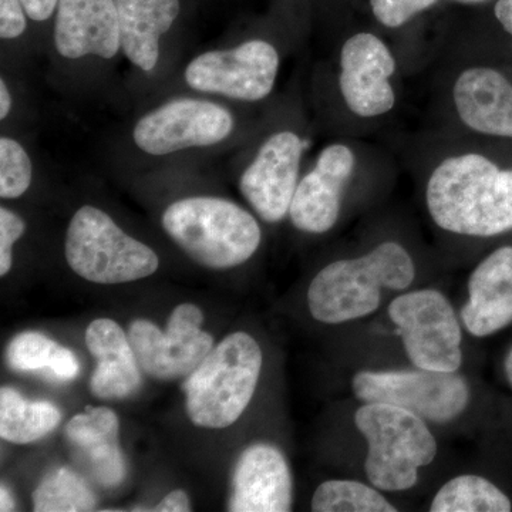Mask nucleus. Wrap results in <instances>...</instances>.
<instances>
[{
    "label": "nucleus",
    "mask_w": 512,
    "mask_h": 512,
    "mask_svg": "<svg viewBox=\"0 0 512 512\" xmlns=\"http://www.w3.org/2000/svg\"><path fill=\"white\" fill-rule=\"evenodd\" d=\"M460 319L474 338H487L512 323V247L495 249L468 278Z\"/></svg>",
    "instance_id": "nucleus-17"
},
{
    "label": "nucleus",
    "mask_w": 512,
    "mask_h": 512,
    "mask_svg": "<svg viewBox=\"0 0 512 512\" xmlns=\"http://www.w3.org/2000/svg\"><path fill=\"white\" fill-rule=\"evenodd\" d=\"M414 367L458 372L463 366V329L453 305L437 289L404 292L387 308Z\"/></svg>",
    "instance_id": "nucleus-7"
},
{
    "label": "nucleus",
    "mask_w": 512,
    "mask_h": 512,
    "mask_svg": "<svg viewBox=\"0 0 512 512\" xmlns=\"http://www.w3.org/2000/svg\"><path fill=\"white\" fill-rule=\"evenodd\" d=\"M30 19L45 22L56 12L59 0H20Z\"/></svg>",
    "instance_id": "nucleus-32"
},
{
    "label": "nucleus",
    "mask_w": 512,
    "mask_h": 512,
    "mask_svg": "<svg viewBox=\"0 0 512 512\" xmlns=\"http://www.w3.org/2000/svg\"><path fill=\"white\" fill-rule=\"evenodd\" d=\"M202 323L204 313L188 302L174 309L165 332L150 320H134L128 339L141 369L161 382L190 376L214 349V339L202 330Z\"/></svg>",
    "instance_id": "nucleus-9"
},
{
    "label": "nucleus",
    "mask_w": 512,
    "mask_h": 512,
    "mask_svg": "<svg viewBox=\"0 0 512 512\" xmlns=\"http://www.w3.org/2000/svg\"><path fill=\"white\" fill-rule=\"evenodd\" d=\"M508 495L487 478L461 474L448 480L434 495L431 512H508Z\"/></svg>",
    "instance_id": "nucleus-24"
},
{
    "label": "nucleus",
    "mask_w": 512,
    "mask_h": 512,
    "mask_svg": "<svg viewBox=\"0 0 512 512\" xmlns=\"http://www.w3.org/2000/svg\"><path fill=\"white\" fill-rule=\"evenodd\" d=\"M6 360L15 372L42 373L59 383L72 382L80 373L79 360L72 350L33 330L10 340Z\"/></svg>",
    "instance_id": "nucleus-22"
},
{
    "label": "nucleus",
    "mask_w": 512,
    "mask_h": 512,
    "mask_svg": "<svg viewBox=\"0 0 512 512\" xmlns=\"http://www.w3.org/2000/svg\"><path fill=\"white\" fill-rule=\"evenodd\" d=\"M32 183V161L22 144L10 137L0 138V197L16 200Z\"/></svg>",
    "instance_id": "nucleus-27"
},
{
    "label": "nucleus",
    "mask_w": 512,
    "mask_h": 512,
    "mask_svg": "<svg viewBox=\"0 0 512 512\" xmlns=\"http://www.w3.org/2000/svg\"><path fill=\"white\" fill-rule=\"evenodd\" d=\"M235 121L220 104L177 99L141 117L134 127L136 146L150 156H168L195 147H211L231 136Z\"/></svg>",
    "instance_id": "nucleus-11"
},
{
    "label": "nucleus",
    "mask_w": 512,
    "mask_h": 512,
    "mask_svg": "<svg viewBox=\"0 0 512 512\" xmlns=\"http://www.w3.org/2000/svg\"><path fill=\"white\" fill-rule=\"evenodd\" d=\"M121 50L143 72L156 69L160 40L180 13V0H114Z\"/></svg>",
    "instance_id": "nucleus-21"
},
{
    "label": "nucleus",
    "mask_w": 512,
    "mask_h": 512,
    "mask_svg": "<svg viewBox=\"0 0 512 512\" xmlns=\"http://www.w3.org/2000/svg\"><path fill=\"white\" fill-rule=\"evenodd\" d=\"M64 255L74 274L93 284L117 285L156 274L160 259L130 237L110 215L84 205L73 215L64 239Z\"/></svg>",
    "instance_id": "nucleus-6"
},
{
    "label": "nucleus",
    "mask_w": 512,
    "mask_h": 512,
    "mask_svg": "<svg viewBox=\"0 0 512 512\" xmlns=\"http://www.w3.org/2000/svg\"><path fill=\"white\" fill-rule=\"evenodd\" d=\"M64 433L101 485L116 487L123 483L127 464L120 446L119 417L113 410L89 407L66 424Z\"/></svg>",
    "instance_id": "nucleus-20"
},
{
    "label": "nucleus",
    "mask_w": 512,
    "mask_h": 512,
    "mask_svg": "<svg viewBox=\"0 0 512 512\" xmlns=\"http://www.w3.org/2000/svg\"><path fill=\"white\" fill-rule=\"evenodd\" d=\"M86 345L96 359L90 390L97 399H124L141 386L140 363L128 335L114 320H93L86 330Z\"/></svg>",
    "instance_id": "nucleus-19"
},
{
    "label": "nucleus",
    "mask_w": 512,
    "mask_h": 512,
    "mask_svg": "<svg viewBox=\"0 0 512 512\" xmlns=\"http://www.w3.org/2000/svg\"><path fill=\"white\" fill-rule=\"evenodd\" d=\"M62 413L50 402L26 400L12 387L0 390V437L13 444L43 439L59 426Z\"/></svg>",
    "instance_id": "nucleus-23"
},
{
    "label": "nucleus",
    "mask_w": 512,
    "mask_h": 512,
    "mask_svg": "<svg viewBox=\"0 0 512 512\" xmlns=\"http://www.w3.org/2000/svg\"><path fill=\"white\" fill-rule=\"evenodd\" d=\"M26 222L8 208H0V275L9 274L13 265V245L23 237Z\"/></svg>",
    "instance_id": "nucleus-29"
},
{
    "label": "nucleus",
    "mask_w": 512,
    "mask_h": 512,
    "mask_svg": "<svg viewBox=\"0 0 512 512\" xmlns=\"http://www.w3.org/2000/svg\"><path fill=\"white\" fill-rule=\"evenodd\" d=\"M156 512H187L191 511V501L184 490H174L165 495L153 508Z\"/></svg>",
    "instance_id": "nucleus-31"
},
{
    "label": "nucleus",
    "mask_w": 512,
    "mask_h": 512,
    "mask_svg": "<svg viewBox=\"0 0 512 512\" xmlns=\"http://www.w3.org/2000/svg\"><path fill=\"white\" fill-rule=\"evenodd\" d=\"M262 365L261 346L251 335H228L184 383L188 419L215 430L237 423L254 397Z\"/></svg>",
    "instance_id": "nucleus-3"
},
{
    "label": "nucleus",
    "mask_w": 512,
    "mask_h": 512,
    "mask_svg": "<svg viewBox=\"0 0 512 512\" xmlns=\"http://www.w3.org/2000/svg\"><path fill=\"white\" fill-rule=\"evenodd\" d=\"M504 372L505 376H507L508 383L512 387V348L510 352L507 353V357L504 360Z\"/></svg>",
    "instance_id": "nucleus-36"
},
{
    "label": "nucleus",
    "mask_w": 512,
    "mask_h": 512,
    "mask_svg": "<svg viewBox=\"0 0 512 512\" xmlns=\"http://www.w3.org/2000/svg\"><path fill=\"white\" fill-rule=\"evenodd\" d=\"M430 217L444 231L490 238L512 231V170L480 154L447 158L426 188Z\"/></svg>",
    "instance_id": "nucleus-1"
},
{
    "label": "nucleus",
    "mask_w": 512,
    "mask_h": 512,
    "mask_svg": "<svg viewBox=\"0 0 512 512\" xmlns=\"http://www.w3.org/2000/svg\"><path fill=\"white\" fill-rule=\"evenodd\" d=\"M15 510L16 503L15 500H13V495L10 494L6 485H2V487H0V511L9 512Z\"/></svg>",
    "instance_id": "nucleus-35"
},
{
    "label": "nucleus",
    "mask_w": 512,
    "mask_h": 512,
    "mask_svg": "<svg viewBox=\"0 0 512 512\" xmlns=\"http://www.w3.org/2000/svg\"><path fill=\"white\" fill-rule=\"evenodd\" d=\"M355 424L367 443V480L383 493L412 490L421 468L437 457L439 446L427 421L402 407L363 403Z\"/></svg>",
    "instance_id": "nucleus-5"
},
{
    "label": "nucleus",
    "mask_w": 512,
    "mask_h": 512,
    "mask_svg": "<svg viewBox=\"0 0 512 512\" xmlns=\"http://www.w3.org/2000/svg\"><path fill=\"white\" fill-rule=\"evenodd\" d=\"M495 18L503 25L505 32L512 36V0H498L495 5Z\"/></svg>",
    "instance_id": "nucleus-33"
},
{
    "label": "nucleus",
    "mask_w": 512,
    "mask_h": 512,
    "mask_svg": "<svg viewBox=\"0 0 512 512\" xmlns=\"http://www.w3.org/2000/svg\"><path fill=\"white\" fill-rule=\"evenodd\" d=\"M315 512H396L383 491L356 480H329L316 488L312 497Z\"/></svg>",
    "instance_id": "nucleus-26"
},
{
    "label": "nucleus",
    "mask_w": 512,
    "mask_h": 512,
    "mask_svg": "<svg viewBox=\"0 0 512 512\" xmlns=\"http://www.w3.org/2000/svg\"><path fill=\"white\" fill-rule=\"evenodd\" d=\"M36 512H82L96 510V497L82 476L66 467L43 477L33 491Z\"/></svg>",
    "instance_id": "nucleus-25"
},
{
    "label": "nucleus",
    "mask_w": 512,
    "mask_h": 512,
    "mask_svg": "<svg viewBox=\"0 0 512 512\" xmlns=\"http://www.w3.org/2000/svg\"><path fill=\"white\" fill-rule=\"evenodd\" d=\"M279 55L265 40H249L227 50H211L195 57L185 69V82L201 93L228 99L259 101L275 86Z\"/></svg>",
    "instance_id": "nucleus-10"
},
{
    "label": "nucleus",
    "mask_w": 512,
    "mask_h": 512,
    "mask_svg": "<svg viewBox=\"0 0 512 512\" xmlns=\"http://www.w3.org/2000/svg\"><path fill=\"white\" fill-rule=\"evenodd\" d=\"M340 67V92L352 113L377 117L393 109L396 96L389 79L396 72V60L379 37L357 33L346 40Z\"/></svg>",
    "instance_id": "nucleus-13"
},
{
    "label": "nucleus",
    "mask_w": 512,
    "mask_h": 512,
    "mask_svg": "<svg viewBox=\"0 0 512 512\" xmlns=\"http://www.w3.org/2000/svg\"><path fill=\"white\" fill-rule=\"evenodd\" d=\"M416 278V265L399 242L387 241L359 258L339 259L320 269L308 289L312 318L340 325L373 315L382 293L406 291Z\"/></svg>",
    "instance_id": "nucleus-2"
},
{
    "label": "nucleus",
    "mask_w": 512,
    "mask_h": 512,
    "mask_svg": "<svg viewBox=\"0 0 512 512\" xmlns=\"http://www.w3.org/2000/svg\"><path fill=\"white\" fill-rule=\"evenodd\" d=\"M353 151L332 144L319 154L315 168L296 187L291 204L292 224L308 234H325L339 220L345 185L355 170Z\"/></svg>",
    "instance_id": "nucleus-14"
},
{
    "label": "nucleus",
    "mask_w": 512,
    "mask_h": 512,
    "mask_svg": "<svg viewBox=\"0 0 512 512\" xmlns=\"http://www.w3.org/2000/svg\"><path fill=\"white\" fill-rule=\"evenodd\" d=\"M454 2L466 3V5H477V3L488 2V0H454Z\"/></svg>",
    "instance_id": "nucleus-37"
},
{
    "label": "nucleus",
    "mask_w": 512,
    "mask_h": 512,
    "mask_svg": "<svg viewBox=\"0 0 512 512\" xmlns=\"http://www.w3.org/2000/svg\"><path fill=\"white\" fill-rule=\"evenodd\" d=\"M163 228L192 261L224 271L245 264L261 245V227L235 202L215 197L175 201L163 214Z\"/></svg>",
    "instance_id": "nucleus-4"
},
{
    "label": "nucleus",
    "mask_w": 512,
    "mask_h": 512,
    "mask_svg": "<svg viewBox=\"0 0 512 512\" xmlns=\"http://www.w3.org/2000/svg\"><path fill=\"white\" fill-rule=\"evenodd\" d=\"M55 46L66 59H113L121 49L119 13L114 0H59Z\"/></svg>",
    "instance_id": "nucleus-16"
},
{
    "label": "nucleus",
    "mask_w": 512,
    "mask_h": 512,
    "mask_svg": "<svg viewBox=\"0 0 512 512\" xmlns=\"http://www.w3.org/2000/svg\"><path fill=\"white\" fill-rule=\"evenodd\" d=\"M352 392L362 403L402 407L427 421L447 424L466 412L470 386L458 372L434 370H362L352 379Z\"/></svg>",
    "instance_id": "nucleus-8"
},
{
    "label": "nucleus",
    "mask_w": 512,
    "mask_h": 512,
    "mask_svg": "<svg viewBox=\"0 0 512 512\" xmlns=\"http://www.w3.org/2000/svg\"><path fill=\"white\" fill-rule=\"evenodd\" d=\"M12 110V94H10L5 80H0V119L5 120Z\"/></svg>",
    "instance_id": "nucleus-34"
},
{
    "label": "nucleus",
    "mask_w": 512,
    "mask_h": 512,
    "mask_svg": "<svg viewBox=\"0 0 512 512\" xmlns=\"http://www.w3.org/2000/svg\"><path fill=\"white\" fill-rule=\"evenodd\" d=\"M303 143L292 131L268 138L239 181L242 195L265 222L284 220L298 187Z\"/></svg>",
    "instance_id": "nucleus-12"
},
{
    "label": "nucleus",
    "mask_w": 512,
    "mask_h": 512,
    "mask_svg": "<svg viewBox=\"0 0 512 512\" xmlns=\"http://www.w3.org/2000/svg\"><path fill=\"white\" fill-rule=\"evenodd\" d=\"M26 16L20 0H0V37L12 40L22 36L28 26Z\"/></svg>",
    "instance_id": "nucleus-30"
},
{
    "label": "nucleus",
    "mask_w": 512,
    "mask_h": 512,
    "mask_svg": "<svg viewBox=\"0 0 512 512\" xmlns=\"http://www.w3.org/2000/svg\"><path fill=\"white\" fill-rule=\"evenodd\" d=\"M437 0H370L373 15L387 28H400Z\"/></svg>",
    "instance_id": "nucleus-28"
},
{
    "label": "nucleus",
    "mask_w": 512,
    "mask_h": 512,
    "mask_svg": "<svg viewBox=\"0 0 512 512\" xmlns=\"http://www.w3.org/2000/svg\"><path fill=\"white\" fill-rule=\"evenodd\" d=\"M292 501V474L284 453L269 443L245 448L232 474L228 510L288 512L292 510Z\"/></svg>",
    "instance_id": "nucleus-15"
},
{
    "label": "nucleus",
    "mask_w": 512,
    "mask_h": 512,
    "mask_svg": "<svg viewBox=\"0 0 512 512\" xmlns=\"http://www.w3.org/2000/svg\"><path fill=\"white\" fill-rule=\"evenodd\" d=\"M461 121L477 133L512 138V84L490 67H473L453 89Z\"/></svg>",
    "instance_id": "nucleus-18"
}]
</instances>
